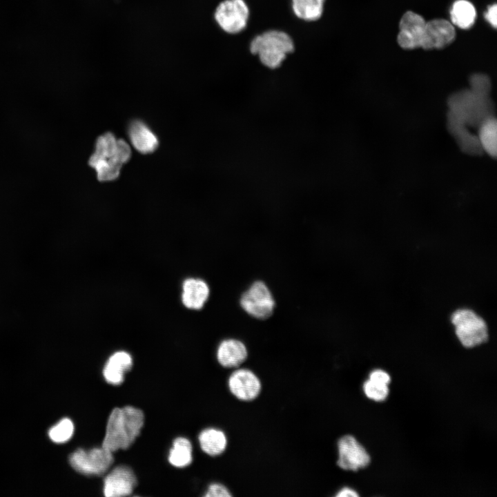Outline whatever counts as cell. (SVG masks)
I'll list each match as a JSON object with an SVG mask.
<instances>
[{
	"label": "cell",
	"mask_w": 497,
	"mask_h": 497,
	"mask_svg": "<svg viewBox=\"0 0 497 497\" xmlns=\"http://www.w3.org/2000/svg\"><path fill=\"white\" fill-rule=\"evenodd\" d=\"M478 140L483 150L491 157L496 155V121L494 117L485 120L479 126Z\"/></svg>",
	"instance_id": "7402d4cb"
},
{
	"label": "cell",
	"mask_w": 497,
	"mask_h": 497,
	"mask_svg": "<svg viewBox=\"0 0 497 497\" xmlns=\"http://www.w3.org/2000/svg\"><path fill=\"white\" fill-rule=\"evenodd\" d=\"M451 321L457 338L465 347L471 348L487 340V324L474 311L468 309H458L452 313Z\"/></svg>",
	"instance_id": "5b68a950"
},
{
	"label": "cell",
	"mask_w": 497,
	"mask_h": 497,
	"mask_svg": "<svg viewBox=\"0 0 497 497\" xmlns=\"http://www.w3.org/2000/svg\"><path fill=\"white\" fill-rule=\"evenodd\" d=\"M231 393L242 401H251L256 398L262 389L260 378L251 370L238 369L234 371L228 380Z\"/></svg>",
	"instance_id": "30bf717a"
},
{
	"label": "cell",
	"mask_w": 497,
	"mask_h": 497,
	"mask_svg": "<svg viewBox=\"0 0 497 497\" xmlns=\"http://www.w3.org/2000/svg\"><path fill=\"white\" fill-rule=\"evenodd\" d=\"M363 390L367 398L378 402L384 400L389 394L387 384L378 383L369 379L364 383Z\"/></svg>",
	"instance_id": "d4e9b609"
},
{
	"label": "cell",
	"mask_w": 497,
	"mask_h": 497,
	"mask_svg": "<svg viewBox=\"0 0 497 497\" xmlns=\"http://www.w3.org/2000/svg\"><path fill=\"white\" fill-rule=\"evenodd\" d=\"M204 496L206 497H230L232 494L224 485L213 483L210 485Z\"/></svg>",
	"instance_id": "4316f807"
},
{
	"label": "cell",
	"mask_w": 497,
	"mask_h": 497,
	"mask_svg": "<svg viewBox=\"0 0 497 497\" xmlns=\"http://www.w3.org/2000/svg\"><path fill=\"white\" fill-rule=\"evenodd\" d=\"M137 485L133 471L128 466L119 465L114 468L104 478V494L107 497H121L130 495Z\"/></svg>",
	"instance_id": "8fae6325"
},
{
	"label": "cell",
	"mask_w": 497,
	"mask_h": 497,
	"mask_svg": "<svg viewBox=\"0 0 497 497\" xmlns=\"http://www.w3.org/2000/svg\"><path fill=\"white\" fill-rule=\"evenodd\" d=\"M74 432V425L68 418L60 420L48 431L50 438L55 442L62 443L70 439Z\"/></svg>",
	"instance_id": "cb8c5ba5"
},
{
	"label": "cell",
	"mask_w": 497,
	"mask_h": 497,
	"mask_svg": "<svg viewBox=\"0 0 497 497\" xmlns=\"http://www.w3.org/2000/svg\"><path fill=\"white\" fill-rule=\"evenodd\" d=\"M449 113L465 124L479 126L492 117V104L488 97L478 96L470 90L453 94L448 101Z\"/></svg>",
	"instance_id": "277c9868"
},
{
	"label": "cell",
	"mask_w": 497,
	"mask_h": 497,
	"mask_svg": "<svg viewBox=\"0 0 497 497\" xmlns=\"http://www.w3.org/2000/svg\"><path fill=\"white\" fill-rule=\"evenodd\" d=\"M113 461V452L102 447L89 451L79 449L69 458L71 466L85 475H101L110 468Z\"/></svg>",
	"instance_id": "8992f818"
},
{
	"label": "cell",
	"mask_w": 497,
	"mask_h": 497,
	"mask_svg": "<svg viewBox=\"0 0 497 497\" xmlns=\"http://www.w3.org/2000/svg\"><path fill=\"white\" fill-rule=\"evenodd\" d=\"M338 449L337 464L342 469L357 471L367 466L370 462V456L364 447L352 436L340 438Z\"/></svg>",
	"instance_id": "9c48e42d"
},
{
	"label": "cell",
	"mask_w": 497,
	"mask_h": 497,
	"mask_svg": "<svg viewBox=\"0 0 497 497\" xmlns=\"http://www.w3.org/2000/svg\"><path fill=\"white\" fill-rule=\"evenodd\" d=\"M240 304L251 316L266 319L272 314L275 301L267 286L262 281H256L242 294Z\"/></svg>",
	"instance_id": "52a82bcc"
},
{
	"label": "cell",
	"mask_w": 497,
	"mask_h": 497,
	"mask_svg": "<svg viewBox=\"0 0 497 497\" xmlns=\"http://www.w3.org/2000/svg\"><path fill=\"white\" fill-rule=\"evenodd\" d=\"M369 379L372 381L387 385L391 380L389 375L386 371L381 369H376L371 371L369 374Z\"/></svg>",
	"instance_id": "83f0119b"
},
{
	"label": "cell",
	"mask_w": 497,
	"mask_h": 497,
	"mask_svg": "<svg viewBox=\"0 0 497 497\" xmlns=\"http://www.w3.org/2000/svg\"><path fill=\"white\" fill-rule=\"evenodd\" d=\"M497 6L496 3L491 5L488 7L487 12L485 14L486 20L494 28H496L497 25Z\"/></svg>",
	"instance_id": "f1b7e54d"
},
{
	"label": "cell",
	"mask_w": 497,
	"mask_h": 497,
	"mask_svg": "<svg viewBox=\"0 0 497 497\" xmlns=\"http://www.w3.org/2000/svg\"><path fill=\"white\" fill-rule=\"evenodd\" d=\"M293 50V42L290 36L275 30L255 37L250 44L251 52L257 55L262 64L271 69L279 67L287 54Z\"/></svg>",
	"instance_id": "3957f363"
},
{
	"label": "cell",
	"mask_w": 497,
	"mask_h": 497,
	"mask_svg": "<svg viewBox=\"0 0 497 497\" xmlns=\"http://www.w3.org/2000/svg\"><path fill=\"white\" fill-rule=\"evenodd\" d=\"M295 14L300 19L311 21L318 20L323 11L324 0H291Z\"/></svg>",
	"instance_id": "603a6c76"
},
{
	"label": "cell",
	"mask_w": 497,
	"mask_h": 497,
	"mask_svg": "<svg viewBox=\"0 0 497 497\" xmlns=\"http://www.w3.org/2000/svg\"><path fill=\"white\" fill-rule=\"evenodd\" d=\"M202 449L210 456L221 454L226 448L227 438L225 433L215 428L203 430L199 436Z\"/></svg>",
	"instance_id": "d6986e66"
},
{
	"label": "cell",
	"mask_w": 497,
	"mask_h": 497,
	"mask_svg": "<svg viewBox=\"0 0 497 497\" xmlns=\"http://www.w3.org/2000/svg\"><path fill=\"white\" fill-rule=\"evenodd\" d=\"M192 445L190 441L182 437L176 438L168 455L170 463L177 467H184L192 462Z\"/></svg>",
	"instance_id": "44dd1931"
},
{
	"label": "cell",
	"mask_w": 497,
	"mask_h": 497,
	"mask_svg": "<svg viewBox=\"0 0 497 497\" xmlns=\"http://www.w3.org/2000/svg\"><path fill=\"white\" fill-rule=\"evenodd\" d=\"M128 135L134 148L142 154L152 153L159 146L156 135L140 119L130 121Z\"/></svg>",
	"instance_id": "5bb4252c"
},
{
	"label": "cell",
	"mask_w": 497,
	"mask_h": 497,
	"mask_svg": "<svg viewBox=\"0 0 497 497\" xmlns=\"http://www.w3.org/2000/svg\"><path fill=\"white\" fill-rule=\"evenodd\" d=\"M248 351L245 344L236 339H227L222 341L217 351V358L224 367H239L246 359Z\"/></svg>",
	"instance_id": "9a60e30c"
},
{
	"label": "cell",
	"mask_w": 497,
	"mask_h": 497,
	"mask_svg": "<svg viewBox=\"0 0 497 497\" xmlns=\"http://www.w3.org/2000/svg\"><path fill=\"white\" fill-rule=\"evenodd\" d=\"M130 157L131 150L128 144L108 132L97 138L89 164L96 170L99 181H113L119 177L122 165Z\"/></svg>",
	"instance_id": "6da1fadb"
},
{
	"label": "cell",
	"mask_w": 497,
	"mask_h": 497,
	"mask_svg": "<svg viewBox=\"0 0 497 497\" xmlns=\"http://www.w3.org/2000/svg\"><path fill=\"white\" fill-rule=\"evenodd\" d=\"M182 289V300L184 306L188 309H202L209 296L208 284L200 279H186Z\"/></svg>",
	"instance_id": "ac0fdd59"
},
{
	"label": "cell",
	"mask_w": 497,
	"mask_h": 497,
	"mask_svg": "<svg viewBox=\"0 0 497 497\" xmlns=\"http://www.w3.org/2000/svg\"><path fill=\"white\" fill-rule=\"evenodd\" d=\"M133 365L130 355L126 351H117L108 360L103 369V375L107 382L118 385L124 381V373Z\"/></svg>",
	"instance_id": "2e32d148"
},
{
	"label": "cell",
	"mask_w": 497,
	"mask_h": 497,
	"mask_svg": "<svg viewBox=\"0 0 497 497\" xmlns=\"http://www.w3.org/2000/svg\"><path fill=\"white\" fill-rule=\"evenodd\" d=\"M426 21L418 14L408 11L400 21L398 42L405 49L421 47Z\"/></svg>",
	"instance_id": "7c38bea8"
},
{
	"label": "cell",
	"mask_w": 497,
	"mask_h": 497,
	"mask_svg": "<svg viewBox=\"0 0 497 497\" xmlns=\"http://www.w3.org/2000/svg\"><path fill=\"white\" fill-rule=\"evenodd\" d=\"M337 497H357L358 494L349 487H344L340 489L335 495Z\"/></svg>",
	"instance_id": "f546056e"
},
{
	"label": "cell",
	"mask_w": 497,
	"mask_h": 497,
	"mask_svg": "<svg viewBox=\"0 0 497 497\" xmlns=\"http://www.w3.org/2000/svg\"><path fill=\"white\" fill-rule=\"evenodd\" d=\"M456 31L453 25L442 19L426 22L421 48L425 50L442 48L455 39Z\"/></svg>",
	"instance_id": "4fadbf2b"
},
{
	"label": "cell",
	"mask_w": 497,
	"mask_h": 497,
	"mask_svg": "<svg viewBox=\"0 0 497 497\" xmlns=\"http://www.w3.org/2000/svg\"><path fill=\"white\" fill-rule=\"evenodd\" d=\"M248 14L244 0H224L217 6L214 17L224 31L235 34L245 28Z\"/></svg>",
	"instance_id": "ba28073f"
},
{
	"label": "cell",
	"mask_w": 497,
	"mask_h": 497,
	"mask_svg": "<svg viewBox=\"0 0 497 497\" xmlns=\"http://www.w3.org/2000/svg\"><path fill=\"white\" fill-rule=\"evenodd\" d=\"M144 422V413L139 409L115 408L108 417L101 447L113 453L128 449L139 436Z\"/></svg>",
	"instance_id": "7a4b0ae2"
},
{
	"label": "cell",
	"mask_w": 497,
	"mask_h": 497,
	"mask_svg": "<svg viewBox=\"0 0 497 497\" xmlns=\"http://www.w3.org/2000/svg\"><path fill=\"white\" fill-rule=\"evenodd\" d=\"M470 90L478 96L487 97L491 88L489 77L484 75L476 73L470 77Z\"/></svg>",
	"instance_id": "484cf974"
},
{
	"label": "cell",
	"mask_w": 497,
	"mask_h": 497,
	"mask_svg": "<svg viewBox=\"0 0 497 497\" xmlns=\"http://www.w3.org/2000/svg\"><path fill=\"white\" fill-rule=\"evenodd\" d=\"M448 128L463 151L470 154H480L483 151L478 137L471 134L465 124L449 112Z\"/></svg>",
	"instance_id": "e0dca14e"
},
{
	"label": "cell",
	"mask_w": 497,
	"mask_h": 497,
	"mask_svg": "<svg viewBox=\"0 0 497 497\" xmlns=\"http://www.w3.org/2000/svg\"><path fill=\"white\" fill-rule=\"evenodd\" d=\"M450 16L452 23L462 29L471 28L476 18L474 5L467 0L456 1L451 8Z\"/></svg>",
	"instance_id": "ffe728a7"
}]
</instances>
